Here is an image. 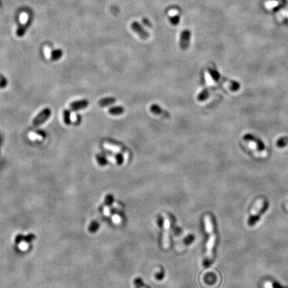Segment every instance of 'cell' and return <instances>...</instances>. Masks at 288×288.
<instances>
[{
  "mask_svg": "<svg viewBox=\"0 0 288 288\" xmlns=\"http://www.w3.org/2000/svg\"><path fill=\"white\" fill-rule=\"evenodd\" d=\"M28 14L26 12H23L19 16V22L22 25H26L28 21Z\"/></svg>",
  "mask_w": 288,
  "mask_h": 288,
  "instance_id": "2e32d148",
  "label": "cell"
},
{
  "mask_svg": "<svg viewBox=\"0 0 288 288\" xmlns=\"http://www.w3.org/2000/svg\"><path fill=\"white\" fill-rule=\"evenodd\" d=\"M6 86V79L3 77H1L0 78V87H3Z\"/></svg>",
  "mask_w": 288,
  "mask_h": 288,
  "instance_id": "ffe728a7",
  "label": "cell"
},
{
  "mask_svg": "<svg viewBox=\"0 0 288 288\" xmlns=\"http://www.w3.org/2000/svg\"><path fill=\"white\" fill-rule=\"evenodd\" d=\"M63 122L66 125H70L72 123L71 120V111L69 110H65L63 112Z\"/></svg>",
  "mask_w": 288,
  "mask_h": 288,
  "instance_id": "4fadbf2b",
  "label": "cell"
},
{
  "mask_svg": "<svg viewBox=\"0 0 288 288\" xmlns=\"http://www.w3.org/2000/svg\"><path fill=\"white\" fill-rule=\"evenodd\" d=\"M62 56H63V52L62 49H55V50L52 51L50 54L52 60H53V61L59 60V59L62 57Z\"/></svg>",
  "mask_w": 288,
  "mask_h": 288,
  "instance_id": "8fae6325",
  "label": "cell"
},
{
  "mask_svg": "<svg viewBox=\"0 0 288 288\" xmlns=\"http://www.w3.org/2000/svg\"><path fill=\"white\" fill-rule=\"evenodd\" d=\"M96 157L97 163L101 166H105L108 163L107 158L104 154H100V153H98V154L96 155Z\"/></svg>",
  "mask_w": 288,
  "mask_h": 288,
  "instance_id": "7c38bea8",
  "label": "cell"
},
{
  "mask_svg": "<svg viewBox=\"0 0 288 288\" xmlns=\"http://www.w3.org/2000/svg\"><path fill=\"white\" fill-rule=\"evenodd\" d=\"M89 106V101L87 100H81L73 102L69 105V108H70V111L73 112H77L79 110H83L86 109Z\"/></svg>",
  "mask_w": 288,
  "mask_h": 288,
  "instance_id": "52a82bcc",
  "label": "cell"
},
{
  "mask_svg": "<svg viewBox=\"0 0 288 288\" xmlns=\"http://www.w3.org/2000/svg\"><path fill=\"white\" fill-rule=\"evenodd\" d=\"M150 111L151 112V113L155 114V115L160 116L164 118L170 117V114L167 111L163 110L160 106L157 105V104H152L150 107Z\"/></svg>",
  "mask_w": 288,
  "mask_h": 288,
  "instance_id": "ba28073f",
  "label": "cell"
},
{
  "mask_svg": "<svg viewBox=\"0 0 288 288\" xmlns=\"http://www.w3.org/2000/svg\"><path fill=\"white\" fill-rule=\"evenodd\" d=\"M264 288H274L273 287L270 281H266L264 284Z\"/></svg>",
  "mask_w": 288,
  "mask_h": 288,
  "instance_id": "603a6c76",
  "label": "cell"
},
{
  "mask_svg": "<svg viewBox=\"0 0 288 288\" xmlns=\"http://www.w3.org/2000/svg\"><path fill=\"white\" fill-rule=\"evenodd\" d=\"M170 22L173 26H177L180 22V16L178 14H176L174 16H171L170 17Z\"/></svg>",
  "mask_w": 288,
  "mask_h": 288,
  "instance_id": "9a60e30c",
  "label": "cell"
},
{
  "mask_svg": "<svg viewBox=\"0 0 288 288\" xmlns=\"http://www.w3.org/2000/svg\"><path fill=\"white\" fill-rule=\"evenodd\" d=\"M132 30L137 33L142 39H147L150 37V34L143 27L142 25L137 22H133L131 24Z\"/></svg>",
  "mask_w": 288,
  "mask_h": 288,
  "instance_id": "8992f818",
  "label": "cell"
},
{
  "mask_svg": "<svg viewBox=\"0 0 288 288\" xmlns=\"http://www.w3.org/2000/svg\"><path fill=\"white\" fill-rule=\"evenodd\" d=\"M163 273L162 271H158L156 274V279H157L159 280L163 279Z\"/></svg>",
  "mask_w": 288,
  "mask_h": 288,
  "instance_id": "44dd1931",
  "label": "cell"
},
{
  "mask_svg": "<svg viewBox=\"0 0 288 288\" xmlns=\"http://www.w3.org/2000/svg\"><path fill=\"white\" fill-rule=\"evenodd\" d=\"M264 201L262 199H259L256 201L250 212V216L249 218V223L250 224L252 223V222L254 221L255 218L257 216L258 214H259V213L262 210L263 207H264Z\"/></svg>",
  "mask_w": 288,
  "mask_h": 288,
  "instance_id": "5b68a950",
  "label": "cell"
},
{
  "mask_svg": "<svg viewBox=\"0 0 288 288\" xmlns=\"http://www.w3.org/2000/svg\"><path fill=\"white\" fill-rule=\"evenodd\" d=\"M163 246L165 249H167L170 246V233L171 222L170 217L166 213H163Z\"/></svg>",
  "mask_w": 288,
  "mask_h": 288,
  "instance_id": "7a4b0ae2",
  "label": "cell"
},
{
  "mask_svg": "<svg viewBox=\"0 0 288 288\" xmlns=\"http://www.w3.org/2000/svg\"><path fill=\"white\" fill-rule=\"evenodd\" d=\"M204 223L206 230L209 234V239L207 242V251H206V257L208 261H211L213 257V248L215 245L216 241V235L214 233V229L211 221L210 216L206 215L204 217Z\"/></svg>",
  "mask_w": 288,
  "mask_h": 288,
  "instance_id": "6da1fadb",
  "label": "cell"
},
{
  "mask_svg": "<svg viewBox=\"0 0 288 288\" xmlns=\"http://www.w3.org/2000/svg\"><path fill=\"white\" fill-rule=\"evenodd\" d=\"M52 115V111L49 108H46L41 111L38 115L33 119L32 122L33 126H39L46 122Z\"/></svg>",
  "mask_w": 288,
  "mask_h": 288,
  "instance_id": "3957f363",
  "label": "cell"
},
{
  "mask_svg": "<svg viewBox=\"0 0 288 288\" xmlns=\"http://www.w3.org/2000/svg\"><path fill=\"white\" fill-rule=\"evenodd\" d=\"M115 158H116V163H117L118 165H122V163H123V161H124L123 156V155L122 154V153H116V156H115Z\"/></svg>",
  "mask_w": 288,
  "mask_h": 288,
  "instance_id": "ac0fdd59",
  "label": "cell"
},
{
  "mask_svg": "<svg viewBox=\"0 0 288 288\" xmlns=\"http://www.w3.org/2000/svg\"><path fill=\"white\" fill-rule=\"evenodd\" d=\"M191 33L189 29H185L180 34V47L182 50H187L190 47V39Z\"/></svg>",
  "mask_w": 288,
  "mask_h": 288,
  "instance_id": "277c9868",
  "label": "cell"
},
{
  "mask_svg": "<svg viewBox=\"0 0 288 288\" xmlns=\"http://www.w3.org/2000/svg\"><path fill=\"white\" fill-rule=\"evenodd\" d=\"M104 213L106 216H110V208H109L108 206H106L105 207H104Z\"/></svg>",
  "mask_w": 288,
  "mask_h": 288,
  "instance_id": "7402d4cb",
  "label": "cell"
},
{
  "mask_svg": "<svg viewBox=\"0 0 288 288\" xmlns=\"http://www.w3.org/2000/svg\"><path fill=\"white\" fill-rule=\"evenodd\" d=\"M116 102V98L114 97H105L99 101V106L101 107H106L112 105Z\"/></svg>",
  "mask_w": 288,
  "mask_h": 288,
  "instance_id": "30bf717a",
  "label": "cell"
},
{
  "mask_svg": "<svg viewBox=\"0 0 288 288\" xmlns=\"http://www.w3.org/2000/svg\"><path fill=\"white\" fill-rule=\"evenodd\" d=\"M134 284H135L136 288H146L143 286V281L142 279H140V278H139V277L136 278V279L134 280Z\"/></svg>",
  "mask_w": 288,
  "mask_h": 288,
  "instance_id": "d6986e66",
  "label": "cell"
},
{
  "mask_svg": "<svg viewBox=\"0 0 288 288\" xmlns=\"http://www.w3.org/2000/svg\"><path fill=\"white\" fill-rule=\"evenodd\" d=\"M125 109L122 106L112 107L108 110V113L112 116H120L124 113Z\"/></svg>",
  "mask_w": 288,
  "mask_h": 288,
  "instance_id": "9c48e42d",
  "label": "cell"
},
{
  "mask_svg": "<svg viewBox=\"0 0 288 288\" xmlns=\"http://www.w3.org/2000/svg\"><path fill=\"white\" fill-rule=\"evenodd\" d=\"M209 95H210L209 91H208L206 89H203V90L199 94V95H198L197 100L200 102L205 101L206 99H207L208 97H209Z\"/></svg>",
  "mask_w": 288,
  "mask_h": 288,
  "instance_id": "5bb4252c",
  "label": "cell"
},
{
  "mask_svg": "<svg viewBox=\"0 0 288 288\" xmlns=\"http://www.w3.org/2000/svg\"><path fill=\"white\" fill-rule=\"evenodd\" d=\"M26 29H27V27H26L25 25H22L21 26H19L17 29V32H16L17 36H19V37L23 36V35L25 34V33H26Z\"/></svg>",
  "mask_w": 288,
  "mask_h": 288,
  "instance_id": "e0dca14e",
  "label": "cell"
}]
</instances>
